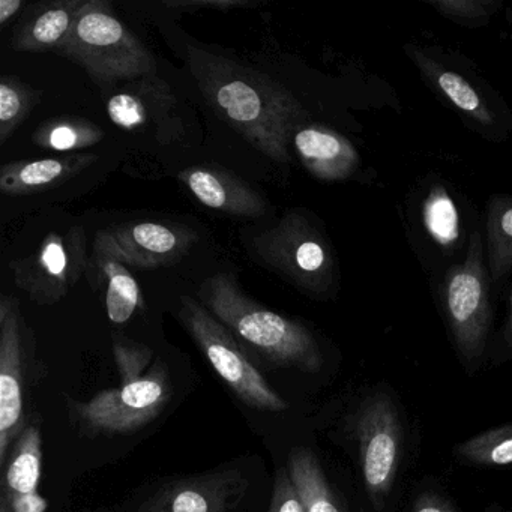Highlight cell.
Listing matches in <instances>:
<instances>
[{"instance_id":"6da1fadb","label":"cell","mask_w":512,"mask_h":512,"mask_svg":"<svg viewBox=\"0 0 512 512\" xmlns=\"http://www.w3.org/2000/svg\"><path fill=\"white\" fill-rule=\"evenodd\" d=\"M188 62L200 91L227 124L275 163L292 161L290 140L307 112L289 89L199 47L188 49Z\"/></svg>"},{"instance_id":"7a4b0ae2","label":"cell","mask_w":512,"mask_h":512,"mask_svg":"<svg viewBox=\"0 0 512 512\" xmlns=\"http://www.w3.org/2000/svg\"><path fill=\"white\" fill-rule=\"evenodd\" d=\"M197 296L239 344L265 364L310 374L322 370V352L310 329L245 295L232 274L212 275L200 284Z\"/></svg>"},{"instance_id":"3957f363","label":"cell","mask_w":512,"mask_h":512,"mask_svg":"<svg viewBox=\"0 0 512 512\" xmlns=\"http://www.w3.org/2000/svg\"><path fill=\"white\" fill-rule=\"evenodd\" d=\"M59 55L109 88L157 74L154 56L104 0H86Z\"/></svg>"},{"instance_id":"277c9868","label":"cell","mask_w":512,"mask_h":512,"mask_svg":"<svg viewBox=\"0 0 512 512\" xmlns=\"http://www.w3.org/2000/svg\"><path fill=\"white\" fill-rule=\"evenodd\" d=\"M173 397L167 365L157 359L145 376L122 379L91 400L68 398L71 424L83 436H119L142 430L164 412Z\"/></svg>"},{"instance_id":"5b68a950","label":"cell","mask_w":512,"mask_h":512,"mask_svg":"<svg viewBox=\"0 0 512 512\" xmlns=\"http://www.w3.org/2000/svg\"><path fill=\"white\" fill-rule=\"evenodd\" d=\"M179 320L215 373L242 404L260 412L287 410L286 401L248 359L235 335L199 301L182 296Z\"/></svg>"},{"instance_id":"8992f818","label":"cell","mask_w":512,"mask_h":512,"mask_svg":"<svg viewBox=\"0 0 512 512\" xmlns=\"http://www.w3.org/2000/svg\"><path fill=\"white\" fill-rule=\"evenodd\" d=\"M256 256L299 290L323 296L337 281L334 254L322 233L301 212L284 215L253 239Z\"/></svg>"},{"instance_id":"52a82bcc","label":"cell","mask_w":512,"mask_h":512,"mask_svg":"<svg viewBox=\"0 0 512 512\" xmlns=\"http://www.w3.org/2000/svg\"><path fill=\"white\" fill-rule=\"evenodd\" d=\"M491 278L485 265L484 245L479 232H473L466 257L446 272L443 284L446 316L458 352L466 361L481 356L491 323Z\"/></svg>"},{"instance_id":"ba28073f","label":"cell","mask_w":512,"mask_h":512,"mask_svg":"<svg viewBox=\"0 0 512 512\" xmlns=\"http://www.w3.org/2000/svg\"><path fill=\"white\" fill-rule=\"evenodd\" d=\"M19 302L0 296V466L31 422L28 416L29 346Z\"/></svg>"},{"instance_id":"9c48e42d","label":"cell","mask_w":512,"mask_h":512,"mask_svg":"<svg viewBox=\"0 0 512 512\" xmlns=\"http://www.w3.org/2000/svg\"><path fill=\"white\" fill-rule=\"evenodd\" d=\"M86 233L80 226L50 232L40 250L10 263L14 283L37 305L62 301L88 271Z\"/></svg>"},{"instance_id":"30bf717a","label":"cell","mask_w":512,"mask_h":512,"mask_svg":"<svg viewBox=\"0 0 512 512\" xmlns=\"http://www.w3.org/2000/svg\"><path fill=\"white\" fill-rule=\"evenodd\" d=\"M356 434L365 488L379 508L394 485L403 445L400 418L388 395L376 392L361 404Z\"/></svg>"},{"instance_id":"8fae6325","label":"cell","mask_w":512,"mask_h":512,"mask_svg":"<svg viewBox=\"0 0 512 512\" xmlns=\"http://www.w3.org/2000/svg\"><path fill=\"white\" fill-rule=\"evenodd\" d=\"M250 490L238 469L209 470L163 482L139 512H235Z\"/></svg>"},{"instance_id":"7c38bea8","label":"cell","mask_w":512,"mask_h":512,"mask_svg":"<svg viewBox=\"0 0 512 512\" xmlns=\"http://www.w3.org/2000/svg\"><path fill=\"white\" fill-rule=\"evenodd\" d=\"M130 268L113 236L107 229L101 230L94 241L86 277L94 290L106 286L107 316L115 325H124L137 310L145 308L139 283Z\"/></svg>"},{"instance_id":"4fadbf2b","label":"cell","mask_w":512,"mask_h":512,"mask_svg":"<svg viewBox=\"0 0 512 512\" xmlns=\"http://www.w3.org/2000/svg\"><path fill=\"white\" fill-rule=\"evenodd\" d=\"M131 268L155 269L172 266L187 256L196 244L197 233L178 224L125 223L109 227Z\"/></svg>"},{"instance_id":"5bb4252c","label":"cell","mask_w":512,"mask_h":512,"mask_svg":"<svg viewBox=\"0 0 512 512\" xmlns=\"http://www.w3.org/2000/svg\"><path fill=\"white\" fill-rule=\"evenodd\" d=\"M179 179L206 208L248 218L262 217L269 211L265 197L220 167H188L179 173Z\"/></svg>"},{"instance_id":"9a60e30c","label":"cell","mask_w":512,"mask_h":512,"mask_svg":"<svg viewBox=\"0 0 512 512\" xmlns=\"http://www.w3.org/2000/svg\"><path fill=\"white\" fill-rule=\"evenodd\" d=\"M293 146L305 169L322 182L346 181L359 166L355 146L329 128L301 127L293 137Z\"/></svg>"},{"instance_id":"2e32d148","label":"cell","mask_w":512,"mask_h":512,"mask_svg":"<svg viewBox=\"0 0 512 512\" xmlns=\"http://www.w3.org/2000/svg\"><path fill=\"white\" fill-rule=\"evenodd\" d=\"M176 100L170 86L152 74L125 82L107 103V115L116 127L139 130L169 113Z\"/></svg>"},{"instance_id":"e0dca14e","label":"cell","mask_w":512,"mask_h":512,"mask_svg":"<svg viewBox=\"0 0 512 512\" xmlns=\"http://www.w3.org/2000/svg\"><path fill=\"white\" fill-rule=\"evenodd\" d=\"M97 160V155L73 154L62 158L5 164L0 169V191L7 196L44 193L79 175Z\"/></svg>"},{"instance_id":"ac0fdd59","label":"cell","mask_w":512,"mask_h":512,"mask_svg":"<svg viewBox=\"0 0 512 512\" xmlns=\"http://www.w3.org/2000/svg\"><path fill=\"white\" fill-rule=\"evenodd\" d=\"M86 0H58L32 14L17 31L13 47L17 52H61L73 31Z\"/></svg>"},{"instance_id":"d6986e66","label":"cell","mask_w":512,"mask_h":512,"mask_svg":"<svg viewBox=\"0 0 512 512\" xmlns=\"http://www.w3.org/2000/svg\"><path fill=\"white\" fill-rule=\"evenodd\" d=\"M43 466V439L37 422H31L11 446L5 463L2 496L38 493Z\"/></svg>"},{"instance_id":"ffe728a7","label":"cell","mask_w":512,"mask_h":512,"mask_svg":"<svg viewBox=\"0 0 512 512\" xmlns=\"http://www.w3.org/2000/svg\"><path fill=\"white\" fill-rule=\"evenodd\" d=\"M409 53L413 62L418 65L419 70L424 74L425 79L443 97H446V100L451 101L461 113H464L472 121L478 122L479 125H484V127L493 125V113L490 112L478 91L463 76L437 64L433 59L427 58L418 50H409Z\"/></svg>"},{"instance_id":"44dd1931","label":"cell","mask_w":512,"mask_h":512,"mask_svg":"<svg viewBox=\"0 0 512 512\" xmlns=\"http://www.w3.org/2000/svg\"><path fill=\"white\" fill-rule=\"evenodd\" d=\"M286 467L304 502L305 512H343L319 458L311 449L302 446L292 449Z\"/></svg>"},{"instance_id":"7402d4cb","label":"cell","mask_w":512,"mask_h":512,"mask_svg":"<svg viewBox=\"0 0 512 512\" xmlns=\"http://www.w3.org/2000/svg\"><path fill=\"white\" fill-rule=\"evenodd\" d=\"M487 268L491 283L499 284L512 271V197H491L487 205Z\"/></svg>"},{"instance_id":"603a6c76","label":"cell","mask_w":512,"mask_h":512,"mask_svg":"<svg viewBox=\"0 0 512 512\" xmlns=\"http://www.w3.org/2000/svg\"><path fill=\"white\" fill-rule=\"evenodd\" d=\"M104 139V131L88 119L64 118L44 122L34 134V142L44 149L68 152L89 148Z\"/></svg>"},{"instance_id":"cb8c5ba5","label":"cell","mask_w":512,"mask_h":512,"mask_svg":"<svg viewBox=\"0 0 512 512\" xmlns=\"http://www.w3.org/2000/svg\"><path fill=\"white\" fill-rule=\"evenodd\" d=\"M425 230L443 248H452L461 236L460 214L442 185H434L422 206Z\"/></svg>"},{"instance_id":"d4e9b609","label":"cell","mask_w":512,"mask_h":512,"mask_svg":"<svg viewBox=\"0 0 512 512\" xmlns=\"http://www.w3.org/2000/svg\"><path fill=\"white\" fill-rule=\"evenodd\" d=\"M461 460L476 466H508L512 464V424L484 431L461 442L455 448Z\"/></svg>"},{"instance_id":"484cf974","label":"cell","mask_w":512,"mask_h":512,"mask_svg":"<svg viewBox=\"0 0 512 512\" xmlns=\"http://www.w3.org/2000/svg\"><path fill=\"white\" fill-rule=\"evenodd\" d=\"M40 94L16 77L0 79V145H5L14 131L28 119Z\"/></svg>"},{"instance_id":"4316f807","label":"cell","mask_w":512,"mask_h":512,"mask_svg":"<svg viewBox=\"0 0 512 512\" xmlns=\"http://www.w3.org/2000/svg\"><path fill=\"white\" fill-rule=\"evenodd\" d=\"M440 16L466 28H481L502 7L497 0H427Z\"/></svg>"},{"instance_id":"83f0119b","label":"cell","mask_w":512,"mask_h":512,"mask_svg":"<svg viewBox=\"0 0 512 512\" xmlns=\"http://www.w3.org/2000/svg\"><path fill=\"white\" fill-rule=\"evenodd\" d=\"M269 512H305L304 502L287 467H280L275 472Z\"/></svg>"},{"instance_id":"f1b7e54d","label":"cell","mask_w":512,"mask_h":512,"mask_svg":"<svg viewBox=\"0 0 512 512\" xmlns=\"http://www.w3.org/2000/svg\"><path fill=\"white\" fill-rule=\"evenodd\" d=\"M167 7L176 10H194V8H212V10H232V8L253 7L254 2L248 0H169L164 2Z\"/></svg>"},{"instance_id":"f546056e","label":"cell","mask_w":512,"mask_h":512,"mask_svg":"<svg viewBox=\"0 0 512 512\" xmlns=\"http://www.w3.org/2000/svg\"><path fill=\"white\" fill-rule=\"evenodd\" d=\"M10 512H46L49 502L40 493L23 494V496L5 497Z\"/></svg>"},{"instance_id":"4dcf8cb0","label":"cell","mask_w":512,"mask_h":512,"mask_svg":"<svg viewBox=\"0 0 512 512\" xmlns=\"http://www.w3.org/2000/svg\"><path fill=\"white\" fill-rule=\"evenodd\" d=\"M413 512H457V509L436 493H424L418 497Z\"/></svg>"},{"instance_id":"1f68e13d","label":"cell","mask_w":512,"mask_h":512,"mask_svg":"<svg viewBox=\"0 0 512 512\" xmlns=\"http://www.w3.org/2000/svg\"><path fill=\"white\" fill-rule=\"evenodd\" d=\"M22 0H0V26L5 28L7 23L23 8Z\"/></svg>"},{"instance_id":"d6a6232c","label":"cell","mask_w":512,"mask_h":512,"mask_svg":"<svg viewBox=\"0 0 512 512\" xmlns=\"http://www.w3.org/2000/svg\"><path fill=\"white\" fill-rule=\"evenodd\" d=\"M503 338L506 346L512 349V293L508 301V316H506L505 329H503Z\"/></svg>"},{"instance_id":"836d02e7","label":"cell","mask_w":512,"mask_h":512,"mask_svg":"<svg viewBox=\"0 0 512 512\" xmlns=\"http://www.w3.org/2000/svg\"><path fill=\"white\" fill-rule=\"evenodd\" d=\"M0 512H10V508H8L7 502H5L4 497H0Z\"/></svg>"}]
</instances>
